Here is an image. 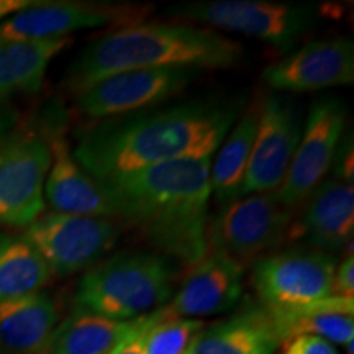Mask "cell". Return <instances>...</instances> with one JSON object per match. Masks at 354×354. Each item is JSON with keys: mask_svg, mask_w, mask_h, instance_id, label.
Segmentation results:
<instances>
[{"mask_svg": "<svg viewBox=\"0 0 354 354\" xmlns=\"http://www.w3.org/2000/svg\"><path fill=\"white\" fill-rule=\"evenodd\" d=\"M212 156L180 159L102 183L118 216L161 256L189 268L207 256Z\"/></svg>", "mask_w": 354, "mask_h": 354, "instance_id": "cell-2", "label": "cell"}, {"mask_svg": "<svg viewBox=\"0 0 354 354\" xmlns=\"http://www.w3.org/2000/svg\"><path fill=\"white\" fill-rule=\"evenodd\" d=\"M171 12L215 28L263 39L274 44L282 53H289L290 48L318 20V8L315 6L268 0L192 2L172 7Z\"/></svg>", "mask_w": 354, "mask_h": 354, "instance_id": "cell-6", "label": "cell"}, {"mask_svg": "<svg viewBox=\"0 0 354 354\" xmlns=\"http://www.w3.org/2000/svg\"><path fill=\"white\" fill-rule=\"evenodd\" d=\"M264 82L274 91L313 92L354 82L351 38L310 41L264 69Z\"/></svg>", "mask_w": 354, "mask_h": 354, "instance_id": "cell-14", "label": "cell"}, {"mask_svg": "<svg viewBox=\"0 0 354 354\" xmlns=\"http://www.w3.org/2000/svg\"><path fill=\"white\" fill-rule=\"evenodd\" d=\"M335 295L346 299H354V258L349 253L343 263L336 266L335 281H333Z\"/></svg>", "mask_w": 354, "mask_h": 354, "instance_id": "cell-29", "label": "cell"}, {"mask_svg": "<svg viewBox=\"0 0 354 354\" xmlns=\"http://www.w3.org/2000/svg\"><path fill=\"white\" fill-rule=\"evenodd\" d=\"M118 233L112 218L51 212L28 225L24 236L37 248L51 274L64 277L99 263L113 248Z\"/></svg>", "mask_w": 354, "mask_h": 354, "instance_id": "cell-8", "label": "cell"}, {"mask_svg": "<svg viewBox=\"0 0 354 354\" xmlns=\"http://www.w3.org/2000/svg\"><path fill=\"white\" fill-rule=\"evenodd\" d=\"M151 318L153 312L133 320L125 333L122 335V338L110 349L109 354H146L145 338L146 330H148L149 323H151Z\"/></svg>", "mask_w": 354, "mask_h": 354, "instance_id": "cell-26", "label": "cell"}, {"mask_svg": "<svg viewBox=\"0 0 354 354\" xmlns=\"http://www.w3.org/2000/svg\"><path fill=\"white\" fill-rule=\"evenodd\" d=\"M335 271L333 256L297 246L256 259L251 284L261 307L274 312L335 295Z\"/></svg>", "mask_w": 354, "mask_h": 354, "instance_id": "cell-7", "label": "cell"}, {"mask_svg": "<svg viewBox=\"0 0 354 354\" xmlns=\"http://www.w3.org/2000/svg\"><path fill=\"white\" fill-rule=\"evenodd\" d=\"M241 44L207 28L180 24H138L88 43L66 74L64 86L79 95L102 79L125 71L221 69L240 64Z\"/></svg>", "mask_w": 354, "mask_h": 354, "instance_id": "cell-3", "label": "cell"}, {"mask_svg": "<svg viewBox=\"0 0 354 354\" xmlns=\"http://www.w3.org/2000/svg\"><path fill=\"white\" fill-rule=\"evenodd\" d=\"M259 102H254L218 146V154L210 167L212 196L220 203L241 197L251 149L258 130Z\"/></svg>", "mask_w": 354, "mask_h": 354, "instance_id": "cell-22", "label": "cell"}, {"mask_svg": "<svg viewBox=\"0 0 354 354\" xmlns=\"http://www.w3.org/2000/svg\"><path fill=\"white\" fill-rule=\"evenodd\" d=\"M353 136L343 135L331 167H335L336 180L348 185H353Z\"/></svg>", "mask_w": 354, "mask_h": 354, "instance_id": "cell-28", "label": "cell"}, {"mask_svg": "<svg viewBox=\"0 0 354 354\" xmlns=\"http://www.w3.org/2000/svg\"><path fill=\"white\" fill-rule=\"evenodd\" d=\"M51 165L48 138L13 131L0 146V225L28 227L44 210V184Z\"/></svg>", "mask_w": 354, "mask_h": 354, "instance_id": "cell-10", "label": "cell"}, {"mask_svg": "<svg viewBox=\"0 0 354 354\" xmlns=\"http://www.w3.org/2000/svg\"><path fill=\"white\" fill-rule=\"evenodd\" d=\"M171 295L169 261L146 251H122L87 269L74 292V310L131 322L165 307Z\"/></svg>", "mask_w": 354, "mask_h": 354, "instance_id": "cell-4", "label": "cell"}, {"mask_svg": "<svg viewBox=\"0 0 354 354\" xmlns=\"http://www.w3.org/2000/svg\"><path fill=\"white\" fill-rule=\"evenodd\" d=\"M346 107L336 97H322L310 109L305 130L277 194L289 209L304 203L323 183L346 130Z\"/></svg>", "mask_w": 354, "mask_h": 354, "instance_id": "cell-12", "label": "cell"}, {"mask_svg": "<svg viewBox=\"0 0 354 354\" xmlns=\"http://www.w3.org/2000/svg\"><path fill=\"white\" fill-rule=\"evenodd\" d=\"M57 323L55 300L43 290L0 302V354H43Z\"/></svg>", "mask_w": 354, "mask_h": 354, "instance_id": "cell-18", "label": "cell"}, {"mask_svg": "<svg viewBox=\"0 0 354 354\" xmlns=\"http://www.w3.org/2000/svg\"><path fill=\"white\" fill-rule=\"evenodd\" d=\"M69 43V37L39 41H0V99L38 92L53 57Z\"/></svg>", "mask_w": 354, "mask_h": 354, "instance_id": "cell-21", "label": "cell"}, {"mask_svg": "<svg viewBox=\"0 0 354 354\" xmlns=\"http://www.w3.org/2000/svg\"><path fill=\"white\" fill-rule=\"evenodd\" d=\"M281 339L261 305L248 304L232 317L203 328L196 354H274Z\"/></svg>", "mask_w": 354, "mask_h": 354, "instance_id": "cell-20", "label": "cell"}, {"mask_svg": "<svg viewBox=\"0 0 354 354\" xmlns=\"http://www.w3.org/2000/svg\"><path fill=\"white\" fill-rule=\"evenodd\" d=\"M51 271L24 234L0 232V302L37 294Z\"/></svg>", "mask_w": 354, "mask_h": 354, "instance_id": "cell-23", "label": "cell"}, {"mask_svg": "<svg viewBox=\"0 0 354 354\" xmlns=\"http://www.w3.org/2000/svg\"><path fill=\"white\" fill-rule=\"evenodd\" d=\"M300 136L302 125L292 102L279 95H268L259 102L258 130L241 197L279 190L290 167Z\"/></svg>", "mask_w": 354, "mask_h": 354, "instance_id": "cell-13", "label": "cell"}, {"mask_svg": "<svg viewBox=\"0 0 354 354\" xmlns=\"http://www.w3.org/2000/svg\"><path fill=\"white\" fill-rule=\"evenodd\" d=\"M266 312L281 343L294 336H317L331 344L348 346L354 339V299L330 295L300 307Z\"/></svg>", "mask_w": 354, "mask_h": 354, "instance_id": "cell-19", "label": "cell"}, {"mask_svg": "<svg viewBox=\"0 0 354 354\" xmlns=\"http://www.w3.org/2000/svg\"><path fill=\"white\" fill-rule=\"evenodd\" d=\"M17 120H19V115L15 110L10 105L0 104V146L15 131Z\"/></svg>", "mask_w": 354, "mask_h": 354, "instance_id": "cell-30", "label": "cell"}, {"mask_svg": "<svg viewBox=\"0 0 354 354\" xmlns=\"http://www.w3.org/2000/svg\"><path fill=\"white\" fill-rule=\"evenodd\" d=\"M299 216L294 215L286 241L304 248L335 253L351 243L354 230L353 185L326 179L305 198Z\"/></svg>", "mask_w": 354, "mask_h": 354, "instance_id": "cell-15", "label": "cell"}, {"mask_svg": "<svg viewBox=\"0 0 354 354\" xmlns=\"http://www.w3.org/2000/svg\"><path fill=\"white\" fill-rule=\"evenodd\" d=\"M151 7L123 2H48L25 8L0 24V41H39L68 38L86 28L115 30L143 24Z\"/></svg>", "mask_w": 354, "mask_h": 354, "instance_id": "cell-9", "label": "cell"}, {"mask_svg": "<svg viewBox=\"0 0 354 354\" xmlns=\"http://www.w3.org/2000/svg\"><path fill=\"white\" fill-rule=\"evenodd\" d=\"M243 274L245 266L238 261L220 253H207L165 305L166 313L201 320L233 310L243 297Z\"/></svg>", "mask_w": 354, "mask_h": 354, "instance_id": "cell-16", "label": "cell"}, {"mask_svg": "<svg viewBox=\"0 0 354 354\" xmlns=\"http://www.w3.org/2000/svg\"><path fill=\"white\" fill-rule=\"evenodd\" d=\"M295 210L276 192L250 194L221 203L207 225V253H220L245 266L286 241Z\"/></svg>", "mask_w": 354, "mask_h": 354, "instance_id": "cell-5", "label": "cell"}, {"mask_svg": "<svg viewBox=\"0 0 354 354\" xmlns=\"http://www.w3.org/2000/svg\"><path fill=\"white\" fill-rule=\"evenodd\" d=\"M203 328L202 320L171 317L165 307L154 310L146 330V354H184L197 342Z\"/></svg>", "mask_w": 354, "mask_h": 354, "instance_id": "cell-25", "label": "cell"}, {"mask_svg": "<svg viewBox=\"0 0 354 354\" xmlns=\"http://www.w3.org/2000/svg\"><path fill=\"white\" fill-rule=\"evenodd\" d=\"M198 69L159 68L125 71L102 79L76 95L79 112L92 120L102 122L122 115L159 107L180 94Z\"/></svg>", "mask_w": 354, "mask_h": 354, "instance_id": "cell-11", "label": "cell"}, {"mask_svg": "<svg viewBox=\"0 0 354 354\" xmlns=\"http://www.w3.org/2000/svg\"><path fill=\"white\" fill-rule=\"evenodd\" d=\"M194 346H196V343H194V344H192V346H190V348L187 349V351H185L184 354H196V353H194Z\"/></svg>", "mask_w": 354, "mask_h": 354, "instance_id": "cell-32", "label": "cell"}, {"mask_svg": "<svg viewBox=\"0 0 354 354\" xmlns=\"http://www.w3.org/2000/svg\"><path fill=\"white\" fill-rule=\"evenodd\" d=\"M230 102L196 100L97 122L73 154L99 183L180 159L214 156L236 120Z\"/></svg>", "mask_w": 354, "mask_h": 354, "instance_id": "cell-1", "label": "cell"}, {"mask_svg": "<svg viewBox=\"0 0 354 354\" xmlns=\"http://www.w3.org/2000/svg\"><path fill=\"white\" fill-rule=\"evenodd\" d=\"M38 2L39 0H0V24L25 8L37 6Z\"/></svg>", "mask_w": 354, "mask_h": 354, "instance_id": "cell-31", "label": "cell"}, {"mask_svg": "<svg viewBox=\"0 0 354 354\" xmlns=\"http://www.w3.org/2000/svg\"><path fill=\"white\" fill-rule=\"evenodd\" d=\"M51 165L44 196L57 214L113 218L112 203L104 184L94 179L74 158L68 138L61 130L48 136Z\"/></svg>", "mask_w": 354, "mask_h": 354, "instance_id": "cell-17", "label": "cell"}, {"mask_svg": "<svg viewBox=\"0 0 354 354\" xmlns=\"http://www.w3.org/2000/svg\"><path fill=\"white\" fill-rule=\"evenodd\" d=\"M131 322L73 310L56 325L44 354H109Z\"/></svg>", "mask_w": 354, "mask_h": 354, "instance_id": "cell-24", "label": "cell"}, {"mask_svg": "<svg viewBox=\"0 0 354 354\" xmlns=\"http://www.w3.org/2000/svg\"><path fill=\"white\" fill-rule=\"evenodd\" d=\"M282 354H339L335 344L317 336H294L282 342Z\"/></svg>", "mask_w": 354, "mask_h": 354, "instance_id": "cell-27", "label": "cell"}]
</instances>
